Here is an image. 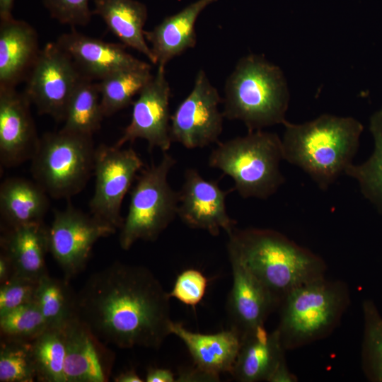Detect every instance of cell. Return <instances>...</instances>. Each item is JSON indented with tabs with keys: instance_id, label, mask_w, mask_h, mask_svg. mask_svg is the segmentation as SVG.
<instances>
[{
	"instance_id": "39",
	"label": "cell",
	"mask_w": 382,
	"mask_h": 382,
	"mask_svg": "<svg viewBox=\"0 0 382 382\" xmlns=\"http://www.w3.org/2000/svg\"><path fill=\"white\" fill-rule=\"evenodd\" d=\"M13 273L12 264L8 257L2 252L0 254V284L7 281Z\"/></svg>"
},
{
	"instance_id": "30",
	"label": "cell",
	"mask_w": 382,
	"mask_h": 382,
	"mask_svg": "<svg viewBox=\"0 0 382 382\" xmlns=\"http://www.w3.org/2000/svg\"><path fill=\"white\" fill-rule=\"evenodd\" d=\"M37 381L64 382L66 345L63 328H48L30 342Z\"/></svg>"
},
{
	"instance_id": "35",
	"label": "cell",
	"mask_w": 382,
	"mask_h": 382,
	"mask_svg": "<svg viewBox=\"0 0 382 382\" xmlns=\"http://www.w3.org/2000/svg\"><path fill=\"white\" fill-rule=\"evenodd\" d=\"M207 284V277L200 271L187 269L178 274L169 296L195 307L204 297Z\"/></svg>"
},
{
	"instance_id": "26",
	"label": "cell",
	"mask_w": 382,
	"mask_h": 382,
	"mask_svg": "<svg viewBox=\"0 0 382 382\" xmlns=\"http://www.w3.org/2000/svg\"><path fill=\"white\" fill-rule=\"evenodd\" d=\"M103 117L98 82L83 76L69 99L61 129L93 136Z\"/></svg>"
},
{
	"instance_id": "23",
	"label": "cell",
	"mask_w": 382,
	"mask_h": 382,
	"mask_svg": "<svg viewBox=\"0 0 382 382\" xmlns=\"http://www.w3.org/2000/svg\"><path fill=\"white\" fill-rule=\"evenodd\" d=\"M217 0H197L175 14L169 16L151 30H144L150 44L154 64L165 67L173 58L197 44L195 23L200 13Z\"/></svg>"
},
{
	"instance_id": "29",
	"label": "cell",
	"mask_w": 382,
	"mask_h": 382,
	"mask_svg": "<svg viewBox=\"0 0 382 382\" xmlns=\"http://www.w3.org/2000/svg\"><path fill=\"white\" fill-rule=\"evenodd\" d=\"M151 68L122 70L98 81L104 117H109L133 103L152 79Z\"/></svg>"
},
{
	"instance_id": "31",
	"label": "cell",
	"mask_w": 382,
	"mask_h": 382,
	"mask_svg": "<svg viewBox=\"0 0 382 382\" xmlns=\"http://www.w3.org/2000/svg\"><path fill=\"white\" fill-rule=\"evenodd\" d=\"M362 311V369L369 381L382 382V316L371 300L364 301Z\"/></svg>"
},
{
	"instance_id": "17",
	"label": "cell",
	"mask_w": 382,
	"mask_h": 382,
	"mask_svg": "<svg viewBox=\"0 0 382 382\" xmlns=\"http://www.w3.org/2000/svg\"><path fill=\"white\" fill-rule=\"evenodd\" d=\"M233 283L226 311L230 328L241 337L264 327L265 322L279 303L270 291L236 257L228 255Z\"/></svg>"
},
{
	"instance_id": "38",
	"label": "cell",
	"mask_w": 382,
	"mask_h": 382,
	"mask_svg": "<svg viewBox=\"0 0 382 382\" xmlns=\"http://www.w3.org/2000/svg\"><path fill=\"white\" fill-rule=\"evenodd\" d=\"M145 381L146 382H175V374L168 369L150 367L147 369Z\"/></svg>"
},
{
	"instance_id": "2",
	"label": "cell",
	"mask_w": 382,
	"mask_h": 382,
	"mask_svg": "<svg viewBox=\"0 0 382 382\" xmlns=\"http://www.w3.org/2000/svg\"><path fill=\"white\" fill-rule=\"evenodd\" d=\"M228 255L238 258L279 303L294 289L325 277L323 259L272 229L236 227L229 234Z\"/></svg>"
},
{
	"instance_id": "11",
	"label": "cell",
	"mask_w": 382,
	"mask_h": 382,
	"mask_svg": "<svg viewBox=\"0 0 382 382\" xmlns=\"http://www.w3.org/2000/svg\"><path fill=\"white\" fill-rule=\"evenodd\" d=\"M82 77L71 57L55 42H48L41 49L23 92L39 114L64 122L69 99Z\"/></svg>"
},
{
	"instance_id": "36",
	"label": "cell",
	"mask_w": 382,
	"mask_h": 382,
	"mask_svg": "<svg viewBox=\"0 0 382 382\" xmlns=\"http://www.w3.org/2000/svg\"><path fill=\"white\" fill-rule=\"evenodd\" d=\"M52 18L62 24L75 26L86 25L93 15L88 0H42Z\"/></svg>"
},
{
	"instance_id": "12",
	"label": "cell",
	"mask_w": 382,
	"mask_h": 382,
	"mask_svg": "<svg viewBox=\"0 0 382 382\" xmlns=\"http://www.w3.org/2000/svg\"><path fill=\"white\" fill-rule=\"evenodd\" d=\"M222 103L217 89L203 69L197 71L193 88L170 116L172 142L190 149L219 142L223 129Z\"/></svg>"
},
{
	"instance_id": "22",
	"label": "cell",
	"mask_w": 382,
	"mask_h": 382,
	"mask_svg": "<svg viewBox=\"0 0 382 382\" xmlns=\"http://www.w3.org/2000/svg\"><path fill=\"white\" fill-rule=\"evenodd\" d=\"M47 227L44 221L4 226L1 252L10 260L13 275L39 281L48 274L45 256L49 253Z\"/></svg>"
},
{
	"instance_id": "9",
	"label": "cell",
	"mask_w": 382,
	"mask_h": 382,
	"mask_svg": "<svg viewBox=\"0 0 382 382\" xmlns=\"http://www.w3.org/2000/svg\"><path fill=\"white\" fill-rule=\"evenodd\" d=\"M144 167L132 149L100 144L96 148L94 193L89 203L91 214L116 229L122 227L123 199Z\"/></svg>"
},
{
	"instance_id": "41",
	"label": "cell",
	"mask_w": 382,
	"mask_h": 382,
	"mask_svg": "<svg viewBox=\"0 0 382 382\" xmlns=\"http://www.w3.org/2000/svg\"><path fill=\"white\" fill-rule=\"evenodd\" d=\"M14 0H0V18L12 17L11 10Z\"/></svg>"
},
{
	"instance_id": "40",
	"label": "cell",
	"mask_w": 382,
	"mask_h": 382,
	"mask_svg": "<svg viewBox=\"0 0 382 382\" xmlns=\"http://www.w3.org/2000/svg\"><path fill=\"white\" fill-rule=\"evenodd\" d=\"M115 382H142L144 380L134 369L120 372L114 378Z\"/></svg>"
},
{
	"instance_id": "16",
	"label": "cell",
	"mask_w": 382,
	"mask_h": 382,
	"mask_svg": "<svg viewBox=\"0 0 382 382\" xmlns=\"http://www.w3.org/2000/svg\"><path fill=\"white\" fill-rule=\"evenodd\" d=\"M57 45L72 59L80 74L93 81L127 69L151 68L129 54L124 45L103 41L76 31L59 35Z\"/></svg>"
},
{
	"instance_id": "13",
	"label": "cell",
	"mask_w": 382,
	"mask_h": 382,
	"mask_svg": "<svg viewBox=\"0 0 382 382\" xmlns=\"http://www.w3.org/2000/svg\"><path fill=\"white\" fill-rule=\"evenodd\" d=\"M170 95L165 67L157 66L156 73L133 102L131 120L115 145L122 147L127 142L142 139L147 141L149 151L154 148L163 152L168 151L172 144Z\"/></svg>"
},
{
	"instance_id": "8",
	"label": "cell",
	"mask_w": 382,
	"mask_h": 382,
	"mask_svg": "<svg viewBox=\"0 0 382 382\" xmlns=\"http://www.w3.org/2000/svg\"><path fill=\"white\" fill-rule=\"evenodd\" d=\"M175 159L167 152L160 161L142 170L131 191L129 205L120 228V245L129 250L139 240L154 241L178 216L179 193L168 177Z\"/></svg>"
},
{
	"instance_id": "28",
	"label": "cell",
	"mask_w": 382,
	"mask_h": 382,
	"mask_svg": "<svg viewBox=\"0 0 382 382\" xmlns=\"http://www.w3.org/2000/svg\"><path fill=\"white\" fill-rule=\"evenodd\" d=\"M64 278L43 276L37 283L34 302L49 328H63L75 316L76 294Z\"/></svg>"
},
{
	"instance_id": "27",
	"label": "cell",
	"mask_w": 382,
	"mask_h": 382,
	"mask_svg": "<svg viewBox=\"0 0 382 382\" xmlns=\"http://www.w3.org/2000/svg\"><path fill=\"white\" fill-rule=\"evenodd\" d=\"M369 130L374 140L370 156L360 164H352L345 175L355 180L364 197L382 214V107L370 117Z\"/></svg>"
},
{
	"instance_id": "5",
	"label": "cell",
	"mask_w": 382,
	"mask_h": 382,
	"mask_svg": "<svg viewBox=\"0 0 382 382\" xmlns=\"http://www.w3.org/2000/svg\"><path fill=\"white\" fill-rule=\"evenodd\" d=\"M217 144L208 164L229 176L241 197L266 199L285 182L280 170L282 139L277 134L248 131L245 136Z\"/></svg>"
},
{
	"instance_id": "24",
	"label": "cell",
	"mask_w": 382,
	"mask_h": 382,
	"mask_svg": "<svg viewBox=\"0 0 382 382\" xmlns=\"http://www.w3.org/2000/svg\"><path fill=\"white\" fill-rule=\"evenodd\" d=\"M93 15L100 16L108 28L122 45L141 53L154 62L144 27L147 19V8L137 0H95Z\"/></svg>"
},
{
	"instance_id": "21",
	"label": "cell",
	"mask_w": 382,
	"mask_h": 382,
	"mask_svg": "<svg viewBox=\"0 0 382 382\" xmlns=\"http://www.w3.org/2000/svg\"><path fill=\"white\" fill-rule=\"evenodd\" d=\"M285 349L277 329L268 332L265 327L242 337L231 374L240 382H272L281 369L287 366Z\"/></svg>"
},
{
	"instance_id": "10",
	"label": "cell",
	"mask_w": 382,
	"mask_h": 382,
	"mask_svg": "<svg viewBox=\"0 0 382 382\" xmlns=\"http://www.w3.org/2000/svg\"><path fill=\"white\" fill-rule=\"evenodd\" d=\"M116 228L69 204L55 210L47 227L49 253L69 282L81 272L88 261L92 248L101 238L115 233Z\"/></svg>"
},
{
	"instance_id": "1",
	"label": "cell",
	"mask_w": 382,
	"mask_h": 382,
	"mask_svg": "<svg viewBox=\"0 0 382 382\" xmlns=\"http://www.w3.org/2000/svg\"><path fill=\"white\" fill-rule=\"evenodd\" d=\"M170 299L148 268L115 262L76 294L75 316L105 344L157 349L171 334Z\"/></svg>"
},
{
	"instance_id": "19",
	"label": "cell",
	"mask_w": 382,
	"mask_h": 382,
	"mask_svg": "<svg viewBox=\"0 0 382 382\" xmlns=\"http://www.w3.org/2000/svg\"><path fill=\"white\" fill-rule=\"evenodd\" d=\"M41 49L35 28L10 17L0 23V87L16 88L25 81Z\"/></svg>"
},
{
	"instance_id": "3",
	"label": "cell",
	"mask_w": 382,
	"mask_h": 382,
	"mask_svg": "<svg viewBox=\"0 0 382 382\" xmlns=\"http://www.w3.org/2000/svg\"><path fill=\"white\" fill-rule=\"evenodd\" d=\"M283 125L284 160L303 170L323 190L353 164L364 130L352 117L330 114L301 124L286 120Z\"/></svg>"
},
{
	"instance_id": "25",
	"label": "cell",
	"mask_w": 382,
	"mask_h": 382,
	"mask_svg": "<svg viewBox=\"0 0 382 382\" xmlns=\"http://www.w3.org/2000/svg\"><path fill=\"white\" fill-rule=\"evenodd\" d=\"M48 195L35 181L6 178L0 186V213L4 226L42 222L49 209Z\"/></svg>"
},
{
	"instance_id": "14",
	"label": "cell",
	"mask_w": 382,
	"mask_h": 382,
	"mask_svg": "<svg viewBox=\"0 0 382 382\" xmlns=\"http://www.w3.org/2000/svg\"><path fill=\"white\" fill-rule=\"evenodd\" d=\"M179 193L178 216L188 227L202 229L212 236L224 231L229 235L236 221L228 214L226 198L228 191L218 181L203 178L195 168H187Z\"/></svg>"
},
{
	"instance_id": "33",
	"label": "cell",
	"mask_w": 382,
	"mask_h": 382,
	"mask_svg": "<svg viewBox=\"0 0 382 382\" xmlns=\"http://www.w3.org/2000/svg\"><path fill=\"white\" fill-rule=\"evenodd\" d=\"M48 328L35 302L23 304L0 316L1 338L32 342Z\"/></svg>"
},
{
	"instance_id": "20",
	"label": "cell",
	"mask_w": 382,
	"mask_h": 382,
	"mask_svg": "<svg viewBox=\"0 0 382 382\" xmlns=\"http://www.w3.org/2000/svg\"><path fill=\"white\" fill-rule=\"evenodd\" d=\"M170 333L177 336L188 349L194 366L219 379L222 373H231L235 365L242 337L228 328L212 334L195 332L178 322H172Z\"/></svg>"
},
{
	"instance_id": "18",
	"label": "cell",
	"mask_w": 382,
	"mask_h": 382,
	"mask_svg": "<svg viewBox=\"0 0 382 382\" xmlns=\"http://www.w3.org/2000/svg\"><path fill=\"white\" fill-rule=\"evenodd\" d=\"M66 345L64 382H106L110 378L114 354L78 318L63 328Z\"/></svg>"
},
{
	"instance_id": "15",
	"label": "cell",
	"mask_w": 382,
	"mask_h": 382,
	"mask_svg": "<svg viewBox=\"0 0 382 382\" xmlns=\"http://www.w3.org/2000/svg\"><path fill=\"white\" fill-rule=\"evenodd\" d=\"M30 104L24 92L0 87V162L4 167L31 160L38 146Z\"/></svg>"
},
{
	"instance_id": "37",
	"label": "cell",
	"mask_w": 382,
	"mask_h": 382,
	"mask_svg": "<svg viewBox=\"0 0 382 382\" xmlns=\"http://www.w3.org/2000/svg\"><path fill=\"white\" fill-rule=\"evenodd\" d=\"M219 379L214 377L194 366L192 368L183 369L180 371L176 381H218Z\"/></svg>"
},
{
	"instance_id": "34",
	"label": "cell",
	"mask_w": 382,
	"mask_h": 382,
	"mask_svg": "<svg viewBox=\"0 0 382 382\" xmlns=\"http://www.w3.org/2000/svg\"><path fill=\"white\" fill-rule=\"evenodd\" d=\"M38 281L12 275L0 284V316L23 304L34 302Z\"/></svg>"
},
{
	"instance_id": "4",
	"label": "cell",
	"mask_w": 382,
	"mask_h": 382,
	"mask_svg": "<svg viewBox=\"0 0 382 382\" xmlns=\"http://www.w3.org/2000/svg\"><path fill=\"white\" fill-rule=\"evenodd\" d=\"M223 115L240 120L248 131L262 129L286 120L289 93L281 69L263 56L240 59L224 86Z\"/></svg>"
},
{
	"instance_id": "32",
	"label": "cell",
	"mask_w": 382,
	"mask_h": 382,
	"mask_svg": "<svg viewBox=\"0 0 382 382\" xmlns=\"http://www.w3.org/2000/svg\"><path fill=\"white\" fill-rule=\"evenodd\" d=\"M35 380L37 373L30 342L1 338L0 381L33 382Z\"/></svg>"
},
{
	"instance_id": "7",
	"label": "cell",
	"mask_w": 382,
	"mask_h": 382,
	"mask_svg": "<svg viewBox=\"0 0 382 382\" xmlns=\"http://www.w3.org/2000/svg\"><path fill=\"white\" fill-rule=\"evenodd\" d=\"M93 136L60 129L40 137L31 158L35 181L53 198H71L86 186L94 170Z\"/></svg>"
},
{
	"instance_id": "6",
	"label": "cell",
	"mask_w": 382,
	"mask_h": 382,
	"mask_svg": "<svg viewBox=\"0 0 382 382\" xmlns=\"http://www.w3.org/2000/svg\"><path fill=\"white\" fill-rule=\"evenodd\" d=\"M350 303L347 284L325 277L305 284L282 301L277 330L285 350L328 337L339 325Z\"/></svg>"
}]
</instances>
